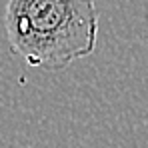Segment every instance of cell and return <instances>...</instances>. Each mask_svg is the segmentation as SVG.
<instances>
[{
	"label": "cell",
	"mask_w": 148,
	"mask_h": 148,
	"mask_svg": "<svg viewBox=\"0 0 148 148\" xmlns=\"http://www.w3.org/2000/svg\"><path fill=\"white\" fill-rule=\"evenodd\" d=\"M4 30L28 66L58 72L94 52L98 10L94 0H8Z\"/></svg>",
	"instance_id": "obj_1"
}]
</instances>
